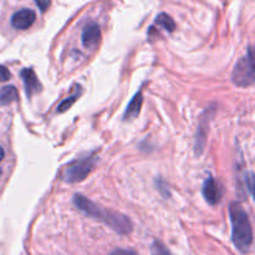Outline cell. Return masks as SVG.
I'll return each instance as SVG.
<instances>
[{"instance_id":"cell-1","label":"cell","mask_w":255,"mask_h":255,"mask_svg":"<svg viewBox=\"0 0 255 255\" xmlns=\"http://www.w3.org/2000/svg\"><path fill=\"white\" fill-rule=\"evenodd\" d=\"M72 202H74L75 207L80 212H82L85 216L101 221L102 223L107 224L110 228H112L121 236H127V234L133 231V224H132L131 219L125 216V214L120 213V212L102 208L99 204L94 203V202L90 201L89 198H86V197L80 193L75 194Z\"/></svg>"},{"instance_id":"cell-2","label":"cell","mask_w":255,"mask_h":255,"mask_svg":"<svg viewBox=\"0 0 255 255\" xmlns=\"http://www.w3.org/2000/svg\"><path fill=\"white\" fill-rule=\"evenodd\" d=\"M229 217L232 222V241L242 253H248L253 244V229L248 213L238 202L229 206Z\"/></svg>"},{"instance_id":"cell-3","label":"cell","mask_w":255,"mask_h":255,"mask_svg":"<svg viewBox=\"0 0 255 255\" xmlns=\"http://www.w3.org/2000/svg\"><path fill=\"white\" fill-rule=\"evenodd\" d=\"M254 57L252 47L248 49L247 56L242 57L232 72V81L239 87H249L254 84Z\"/></svg>"},{"instance_id":"cell-4","label":"cell","mask_w":255,"mask_h":255,"mask_svg":"<svg viewBox=\"0 0 255 255\" xmlns=\"http://www.w3.org/2000/svg\"><path fill=\"white\" fill-rule=\"evenodd\" d=\"M96 162L97 157H95L94 154L71 162L64 171V181L67 183H76V182L84 181L92 171Z\"/></svg>"},{"instance_id":"cell-5","label":"cell","mask_w":255,"mask_h":255,"mask_svg":"<svg viewBox=\"0 0 255 255\" xmlns=\"http://www.w3.org/2000/svg\"><path fill=\"white\" fill-rule=\"evenodd\" d=\"M202 194H203L204 199H206L211 206H216V204H218L219 201H221L223 192H222L221 187L217 183L216 179H214L213 177H208L203 183Z\"/></svg>"},{"instance_id":"cell-6","label":"cell","mask_w":255,"mask_h":255,"mask_svg":"<svg viewBox=\"0 0 255 255\" xmlns=\"http://www.w3.org/2000/svg\"><path fill=\"white\" fill-rule=\"evenodd\" d=\"M36 19V14L31 9H20L11 16V25L17 30H26Z\"/></svg>"},{"instance_id":"cell-7","label":"cell","mask_w":255,"mask_h":255,"mask_svg":"<svg viewBox=\"0 0 255 255\" xmlns=\"http://www.w3.org/2000/svg\"><path fill=\"white\" fill-rule=\"evenodd\" d=\"M211 117H208V110L203 114V117L201 119L198 125V129H197L196 134V142H194V153L197 156H201L203 153L204 144H206L207 141V133H208V125Z\"/></svg>"},{"instance_id":"cell-8","label":"cell","mask_w":255,"mask_h":255,"mask_svg":"<svg viewBox=\"0 0 255 255\" xmlns=\"http://www.w3.org/2000/svg\"><path fill=\"white\" fill-rule=\"evenodd\" d=\"M20 77H21L22 82H24L25 94H26L29 99L32 95L41 90V84L39 82L36 74H35L32 69H22L21 72H20Z\"/></svg>"},{"instance_id":"cell-9","label":"cell","mask_w":255,"mask_h":255,"mask_svg":"<svg viewBox=\"0 0 255 255\" xmlns=\"http://www.w3.org/2000/svg\"><path fill=\"white\" fill-rule=\"evenodd\" d=\"M82 44L86 47H94L101 39V30L100 26L94 21H90L84 27V31L81 35Z\"/></svg>"},{"instance_id":"cell-10","label":"cell","mask_w":255,"mask_h":255,"mask_svg":"<svg viewBox=\"0 0 255 255\" xmlns=\"http://www.w3.org/2000/svg\"><path fill=\"white\" fill-rule=\"evenodd\" d=\"M142 104H143V96H142V92L139 91L137 92V94L132 97L131 101H129L128 106H127L126 111H125L124 120L129 121V120L136 119L139 115V112H141Z\"/></svg>"},{"instance_id":"cell-11","label":"cell","mask_w":255,"mask_h":255,"mask_svg":"<svg viewBox=\"0 0 255 255\" xmlns=\"http://www.w3.org/2000/svg\"><path fill=\"white\" fill-rule=\"evenodd\" d=\"M17 100V91L14 86L9 85L0 89V106H6Z\"/></svg>"},{"instance_id":"cell-12","label":"cell","mask_w":255,"mask_h":255,"mask_svg":"<svg viewBox=\"0 0 255 255\" xmlns=\"http://www.w3.org/2000/svg\"><path fill=\"white\" fill-rule=\"evenodd\" d=\"M156 24L162 26L163 29H166L168 32L174 31V29H176V22H174V20L168 14H166V12H161L156 17Z\"/></svg>"},{"instance_id":"cell-13","label":"cell","mask_w":255,"mask_h":255,"mask_svg":"<svg viewBox=\"0 0 255 255\" xmlns=\"http://www.w3.org/2000/svg\"><path fill=\"white\" fill-rule=\"evenodd\" d=\"M81 95H82V87L79 86V89H77V92H75L72 96L66 97V99H65L64 101H62L61 104L59 105V106H57V112H60V114H61V112L67 111V110H69L70 107H71L72 105H74L75 102L77 101V99H79Z\"/></svg>"},{"instance_id":"cell-14","label":"cell","mask_w":255,"mask_h":255,"mask_svg":"<svg viewBox=\"0 0 255 255\" xmlns=\"http://www.w3.org/2000/svg\"><path fill=\"white\" fill-rule=\"evenodd\" d=\"M151 255H173L163 243L154 241L151 247Z\"/></svg>"},{"instance_id":"cell-15","label":"cell","mask_w":255,"mask_h":255,"mask_svg":"<svg viewBox=\"0 0 255 255\" xmlns=\"http://www.w3.org/2000/svg\"><path fill=\"white\" fill-rule=\"evenodd\" d=\"M10 77H11V74H10L9 70L2 66V65H0V82L7 81V80H10Z\"/></svg>"},{"instance_id":"cell-16","label":"cell","mask_w":255,"mask_h":255,"mask_svg":"<svg viewBox=\"0 0 255 255\" xmlns=\"http://www.w3.org/2000/svg\"><path fill=\"white\" fill-rule=\"evenodd\" d=\"M246 184H248L249 194L253 193V189H254V177H253V173H246Z\"/></svg>"},{"instance_id":"cell-17","label":"cell","mask_w":255,"mask_h":255,"mask_svg":"<svg viewBox=\"0 0 255 255\" xmlns=\"http://www.w3.org/2000/svg\"><path fill=\"white\" fill-rule=\"evenodd\" d=\"M110 255H137V253L131 249H115L110 253Z\"/></svg>"},{"instance_id":"cell-18","label":"cell","mask_w":255,"mask_h":255,"mask_svg":"<svg viewBox=\"0 0 255 255\" xmlns=\"http://www.w3.org/2000/svg\"><path fill=\"white\" fill-rule=\"evenodd\" d=\"M156 186H157V188L159 189V192H161V193L163 194L164 197H166L167 194H166V192H164V188H166V189H168V188H167L166 183H164L163 181H161V179H157V181H156ZM167 197H168V196H167Z\"/></svg>"},{"instance_id":"cell-19","label":"cell","mask_w":255,"mask_h":255,"mask_svg":"<svg viewBox=\"0 0 255 255\" xmlns=\"http://www.w3.org/2000/svg\"><path fill=\"white\" fill-rule=\"evenodd\" d=\"M50 4H51V2L46 1V0H45V1H40V0H37V1H36V5H37V6H39V9L41 10L42 12H44L45 10H46L47 7L50 6Z\"/></svg>"},{"instance_id":"cell-20","label":"cell","mask_w":255,"mask_h":255,"mask_svg":"<svg viewBox=\"0 0 255 255\" xmlns=\"http://www.w3.org/2000/svg\"><path fill=\"white\" fill-rule=\"evenodd\" d=\"M4 156H5V151H4V149H2V147H0V161H1V159L4 158Z\"/></svg>"},{"instance_id":"cell-21","label":"cell","mask_w":255,"mask_h":255,"mask_svg":"<svg viewBox=\"0 0 255 255\" xmlns=\"http://www.w3.org/2000/svg\"><path fill=\"white\" fill-rule=\"evenodd\" d=\"M0 176H1V169H0Z\"/></svg>"}]
</instances>
